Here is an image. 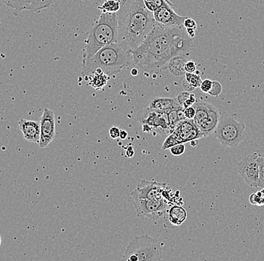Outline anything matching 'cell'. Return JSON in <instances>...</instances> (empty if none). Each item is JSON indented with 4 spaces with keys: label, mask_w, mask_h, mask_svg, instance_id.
I'll return each instance as SVG.
<instances>
[{
    "label": "cell",
    "mask_w": 264,
    "mask_h": 261,
    "mask_svg": "<svg viewBox=\"0 0 264 261\" xmlns=\"http://www.w3.org/2000/svg\"><path fill=\"white\" fill-rule=\"evenodd\" d=\"M193 45L185 27L167 28L155 23L143 43L132 51L133 63L149 73L158 72L173 57L189 55Z\"/></svg>",
    "instance_id": "1"
},
{
    "label": "cell",
    "mask_w": 264,
    "mask_h": 261,
    "mask_svg": "<svg viewBox=\"0 0 264 261\" xmlns=\"http://www.w3.org/2000/svg\"><path fill=\"white\" fill-rule=\"evenodd\" d=\"M118 42L132 53L146 39L155 24L153 12L143 0H123L117 13Z\"/></svg>",
    "instance_id": "2"
},
{
    "label": "cell",
    "mask_w": 264,
    "mask_h": 261,
    "mask_svg": "<svg viewBox=\"0 0 264 261\" xmlns=\"http://www.w3.org/2000/svg\"><path fill=\"white\" fill-rule=\"evenodd\" d=\"M134 65L132 54L118 43L107 45L89 58L83 59L81 76L86 79L95 72L108 75L120 73Z\"/></svg>",
    "instance_id": "3"
},
{
    "label": "cell",
    "mask_w": 264,
    "mask_h": 261,
    "mask_svg": "<svg viewBox=\"0 0 264 261\" xmlns=\"http://www.w3.org/2000/svg\"><path fill=\"white\" fill-rule=\"evenodd\" d=\"M117 42L118 23L117 13H102L87 33L83 59L89 58L104 47Z\"/></svg>",
    "instance_id": "4"
},
{
    "label": "cell",
    "mask_w": 264,
    "mask_h": 261,
    "mask_svg": "<svg viewBox=\"0 0 264 261\" xmlns=\"http://www.w3.org/2000/svg\"><path fill=\"white\" fill-rule=\"evenodd\" d=\"M161 242L148 235L134 237L129 242L123 261H158L162 260Z\"/></svg>",
    "instance_id": "5"
},
{
    "label": "cell",
    "mask_w": 264,
    "mask_h": 261,
    "mask_svg": "<svg viewBox=\"0 0 264 261\" xmlns=\"http://www.w3.org/2000/svg\"><path fill=\"white\" fill-rule=\"evenodd\" d=\"M245 125L238 121L236 117H221L214 134L215 139L224 147L236 148L245 137Z\"/></svg>",
    "instance_id": "6"
},
{
    "label": "cell",
    "mask_w": 264,
    "mask_h": 261,
    "mask_svg": "<svg viewBox=\"0 0 264 261\" xmlns=\"http://www.w3.org/2000/svg\"><path fill=\"white\" fill-rule=\"evenodd\" d=\"M193 106L196 110L193 120L203 137L214 134L221 117L218 108L212 104L203 102H195Z\"/></svg>",
    "instance_id": "7"
},
{
    "label": "cell",
    "mask_w": 264,
    "mask_h": 261,
    "mask_svg": "<svg viewBox=\"0 0 264 261\" xmlns=\"http://www.w3.org/2000/svg\"><path fill=\"white\" fill-rule=\"evenodd\" d=\"M132 199L133 204L138 218L156 220L165 215L166 212L169 209L168 201L165 199L160 201L139 197H132Z\"/></svg>",
    "instance_id": "8"
},
{
    "label": "cell",
    "mask_w": 264,
    "mask_h": 261,
    "mask_svg": "<svg viewBox=\"0 0 264 261\" xmlns=\"http://www.w3.org/2000/svg\"><path fill=\"white\" fill-rule=\"evenodd\" d=\"M258 154L253 153L252 155L245 156L238 165V172L245 180V183L251 187L258 188L259 172Z\"/></svg>",
    "instance_id": "9"
},
{
    "label": "cell",
    "mask_w": 264,
    "mask_h": 261,
    "mask_svg": "<svg viewBox=\"0 0 264 261\" xmlns=\"http://www.w3.org/2000/svg\"><path fill=\"white\" fill-rule=\"evenodd\" d=\"M137 120L141 125L148 124L153 129H159L168 135L170 134L167 113L156 111L149 107L137 113Z\"/></svg>",
    "instance_id": "10"
},
{
    "label": "cell",
    "mask_w": 264,
    "mask_h": 261,
    "mask_svg": "<svg viewBox=\"0 0 264 261\" xmlns=\"http://www.w3.org/2000/svg\"><path fill=\"white\" fill-rule=\"evenodd\" d=\"M167 188L166 182H151L142 180L139 182L137 188L131 193L132 197H139L142 199L160 201L164 199L163 192Z\"/></svg>",
    "instance_id": "11"
},
{
    "label": "cell",
    "mask_w": 264,
    "mask_h": 261,
    "mask_svg": "<svg viewBox=\"0 0 264 261\" xmlns=\"http://www.w3.org/2000/svg\"><path fill=\"white\" fill-rule=\"evenodd\" d=\"M41 136L39 147L46 148L54 140L56 134L55 114L52 110L45 108L40 119Z\"/></svg>",
    "instance_id": "12"
},
{
    "label": "cell",
    "mask_w": 264,
    "mask_h": 261,
    "mask_svg": "<svg viewBox=\"0 0 264 261\" xmlns=\"http://www.w3.org/2000/svg\"><path fill=\"white\" fill-rule=\"evenodd\" d=\"M153 15L157 24L167 28L184 27V21L188 18L177 15L170 6L158 8L154 11Z\"/></svg>",
    "instance_id": "13"
},
{
    "label": "cell",
    "mask_w": 264,
    "mask_h": 261,
    "mask_svg": "<svg viewBox=\"0 0 264 261\" xmlns=\"http://www.w3.org/2000/svg\"><path fill=\"white\" fill-rule=\"evenodd\" d=\"M55 0H4V3L17 13L23 11H30L33 13H39L43 9L52 6Z\"/></svg>",
    "instance_id": "14"
},
{
    "label": "cell",
    "mask_w": 264,
    "mask_h": 261,
    "mask_svg": "<svg viewBox=\"0 0 264 261\" xmlns=\"http://www.w3.org/2000/svg\"><path fill=\"white\" fill-rule=\"evenodd\" d=\"M173 133L177 137L179 143H188L203 137V134L194 123V120L188 119L179 122Z\"/></svg>",
    "instance_id": "15"
},
{
    "label": "cell",
    "mask_w": 264,
    "mask_h": 261,
    "mask_svg": "<svg viewBox=\"0 0 264 261\" xmlns=\"http://www.w3.org/2000/svg\"><path fill=\"white\" fill-rule=\"evenodd\" d=\"M18 126L24 134V139L30 143H39L41 136L40 120L20 119Z\"/></svg>",
    "instance_id": "16"
},
{
    "label": "cell",
    "mask_w": 264,
    "mask_h": 261,
    "mask_svg": "<svg viewBox=\"0 0 264 261\" xmlns=\"http://www.w3.org/2000/svg\"><path fill=\"white\" fill-rule=\"evenodd\" d=\"M187 212L182 206L174 205L167 210L166 226L170 228L180 226L186 220Z\"/></svg>",
    "instance_id": "17"
},
{
    "label": "cell",
    "mask_w": 264,
    "mask_h": 261,
    "mask_svg": "<svg viewBox=\"0 0 264 261\" xmlns=\"http://www.w3.org/2000/svg\"><path fill=\"white\" fill-rule=\"evenodd\" d=\"M149 107L156 111L168 113L171 110L178 109L182 106L175 98L156 97L152 99Z\"/></svg>",
    "instance_id": "18"
},
{
    "label": "cell",
    "mask_w": 264,
    "mask_h": 261,
    "mask_svg": "<svg viewBox=\"0 0 264 261\" xmlns=\"http://www.w3.org/2000/svg\"><path fill=\"white\" fill-rule=\"evenodd\" d=\"M188 56L178 55L173 57L166 66V69L174 76H183L186 73L185 64L188 61Z\"/></svg>",
    "instance_id": "19"
},
{
    "label": "cell",
    "mask_w": 264,
    "mask_h": 261,
    "mask_svg": "<svg viewBox=\"0 0 264 261\" xmlns=\"http://www.w3.org/2000/svg\"><path fill=\"white\" fill-rule=\"evenodd\" d=\"M109 78V75H106L105 73L95 72L91 76L89 77L87 80H88L89 84L92 87L96 89H101L108 84Z\"/></svg>",
    "instance_id": "20"
},
{
    "label": "cell",
    "mask_w": 264,
    "mask_h": 261,
    "mask_svg": "<svg viewBox=\"0 0 264 261\" xmlns=\"http://www.w3.org/2000/svg\"><path fill=\"white\" fill-rule=\"evenodd\" d=\"M121 7L120 0H105L99 9L102 13L114 14L117 13Z\"/></svg>",
    "instance_id": "21"
},
{
    "label": "cell",
    "mask_w": 264,
    "mask_h": 261,
    "mask_svg": "<svg viewBox=\"0 0 264 261\" xmlns=\"http://www.w3.org/2000/svg\"><path fill=\"white\" fill-rule=\"evenodd\" d=\"M143 2L146 8L152 12L158 8L164 7V6L173 7V3L169 0H143Z\"/></svg>",
    "instance_id": "22"
},
{
    "label": "cell",
    "mask_w": 264,
    "mask_h": 261,
    "mask_svg": "<svg viewBox=\"0 0 264 261\" xmlns=\"http://www.w3.org/2000/svg\"><path fill=\"white\" fill-rule=\"evenodd\" d=\"M249 202L251 204L255 206H264V188L256 193H253L250 195Z\"/></svg>",
    "instance_id": "23"
},
{
    "label": "cell",
    "mask_w": 264,
    "mask_h": 261,
    "mask_svg": "<svg viewBox=\"0 0 264 261\" xmlns=\"http://www.w3.org/2000/svg\"><path fill=\"white\" fill-rule=\"evenodd\" d=\"M185 79L192 85L194 88L200 87L203 80L200 78V75L197 74L191 73V72H186L185 75Z\"/></svg>",
    "instance_id": "24"
},
{
    "label": "cell",
    "mask_w": 264,
    "mask_h": 261,
    "mask_svg": "<svg viewBox=\"0 0 264 261\" xmlns=\"http://www.w3.org/2000/svg\"><path fill=\"white\" fill-rule=\"evenodd\" d=\"M177 144H179V140H178L176 136L173 133H172V134H169L168 137L164 140L161 149H162V150H167V149H170V148Z\"/></svg>",
    "instance_id": "25"
},
{
    "label": "cell",
    "mask_w": 264,
    "mask_h": 261,
    "mask_svg": "<svg viewBox=\"0 0 264 261\" xmlns=\"http://www.w3.org/2000/svg\"><path fill=\"white\" fill-rule=\"evenodd\" d=\"M170 153L173 156H180L183 155L185 152V146L183 143H179V144L176 145L170 149Z\"/></svg>",
    "instance_id": "26"
},
{
    "label": "cell",
    "mask_w": 264,
    "mask_h": 261,
    "mask_svg": "<svg viewBox=\"0 0 264 261\" xmlns=\"http://www.w3.org/2000/svg\"><path fill=\"white\" fill-rule=\"evenodd\" d=\"M259 167H260V172H259L258 188H264V158L260 157L259 158Z\"/></svg>",
    "instance_id": "27"
},
{
    "label": "cell",
    "mask_w": 264,
    "mask_h": 261,
    "mask_svg": "<svg viewBox=\"0 0 264 261\" xmlns=\"http://www.w3.org/2000/svg\"><path fill=\"white\" fill-rule=\"evenodd\" d=\"M222 91V85L218 81H212V88L209 92L211 96H218Z\"/></svg>",
    "instance_id": "28"
},
{
    "label": "cell",
    "mask_w": 264,
    "mask_h": 261,
    "mask_svg": "<svg viewBox=\"0 0 264 261\" xmlns=\"http://www.w3.org/2000/svg\"><path fill=\"white\" fill-rule=\"evenodd\" d=\"M212 81L209 79H205L202 81L201 84H200V88L203 93H209L210 91L211 88H212Z\"/></svg>",
    "instance_id": "29"
},
{
    "label": "cell",
    "mask_w": 264,
    "mask_h": 261,
    "mask_svg": "<svg viewBox=\"0 0 264 261\" xmlns=\"http://www.w3.org/2000/svg\"><path fill=\"white\" fill-rule=\"evenodd\" d=\"M195 114L196 110L193 105L184 109V114H185V118L188 119V120H193Z\"/></svg>",
    "instance_id": "30"
},
{
    "label": "cell",
    "mask_w": 264,
    "mask_h": 261,
    "mask_svg": "<svg viewBox=\"0 0 264 261\" xmlns=\"http://www.w3.org/2000/svg\"><path fill=\"white\" fill-rule=\"evenodd\" d=\"M190 96H191V93H188V91L181 92V93H179V95H178L176 99H177L178 102H179V105H180L181 106H182V105H183L184 102H185V101L188 100V99H189Z\"/></svg>",
    "instance_id": "31"
},
{
    "label": "cell",
    "mask_w": 264,
    "mask_h": 261,
    "mask_svg": "<svg viewBox=\"0 0 264 261\" xmlns=\"http://www.w3.org/2000/svg\"><path fill=\"white\" fill-rule=\"evenodd\" d=\"M185 71L186 72H191L194 73L197 70V65L192 60H188L185 64Z\"/></svg>",
    "instance_id": "32"
},
{
    "label": "cell",
    "mask_w": 264,
    "mask_h": 261,
    "mask_svg": "<svg viewBox=\"0 0 264 261\" xmlns=\"http://www.w3.org/2000/svg\"><path fill=\"white\" fill-rule=\"evenodd\" d=\"M183 26L185 29L190 28L194 29V30L197 29V24H196L195 21L193 20L192 18H187L184 21Z\"/></svg>",
    "instance_id": "33"
},
{
    "label": "cell",
    "mask_w": 264,
    "mask_h": 261,
    "mask_svg": "<svg viewBox=\"0 0 264 261\" xmlns=\"http://www.w3.org/2000/svg\"><path fill=\"white\" fill-rule=\"evenodd\" d=\"M109 135L114 140L120 138V129L117 126H112L109 130Z\"/></svg>",
    "instance_id": "34"
},
{
    "label": "cell",
    "mask_w": 264,
    "mask_h": 261,
    "mask_svg": "<svg viewBox=\"0 0 264 261\" xmlns=\"http://www.w3.org/2000/svg\"><path fill=\"white\" fill-rule=\"evenodd\" d=\"M195 102V96H194V93H191V96H190L189 99L184 102V104L182 105V107L184 108V109H185V108H188V107L192 106V105H194Z\"/></svg>",
    "instance_id": "35"
},
{
    "label": "cell",
    "mask_w": 264,
    "mask_h": 261,
    "mask_svg": "<svg viewBox=\"0 0 264 261\" xmlns=\"http://www.w3.org/2000/svg\"><path fill=\"white\" fill-rule=\"evenodd\" d=\"M182 85H183L184 89H185L186 91H192V90H194V87H193L192 85H191V84H189V83L188 82V81H186V80L184 79L183 82H182Z\"/></svg>",
    "instance_id": "36"
},
{
    "label": "cell",
    "mask_w": 264,
    "mask_h": 261,
    "mask_svg": "<svg viewBox=\"0 0 264 261\" xmlns=\"http://www.w3.org/2000/svg\"><path fill=\"white\" fill-rule=\"evenodd\" d=\"M134 155V149H133V147L131 146V147H129V149L126 150V156L127 157V158H132L133 156Z\"/></svg>",
    "instance_id": "37"
},
{
    "label": "cell",
    "mask_w": 264,
    "mask_h": 261,
    "mask_svg": "<svg viewBox=\"0 0 264 261\" xmlns=\"http://www.w3.org/2000/svg\"><path fill=\"white\" fill-rule=\"evenodd\" d=\"M186 32L187 33H188V36H189L190 37L192 38V39L195 36L196 30H194V29L187 28Z\"/></svg>",
    "instance_id": "38"
},
{
    "label": "cell",
    "mask_w": 264,
    "mask_h": 261,
    "mask_svg": "<svg viewBox=\"0 0 264 261\" xmlns=\"http://www.w3.org/2000/svg\"><path fill=\"white\" fill-rule=\"evenodd\" d=\"M142 127H143V132L149 133L153 129L152 126H149L148 124H142Z\"/></svg>",
    "instance_id": "39"
},
{
    "label": "cell",
    "mask_w": 264,
    "mask_h": 261,
    "mask_svg": "<svg viewBox=\"0 0 264 261\" xmlns=\"http://www.w3.org/2000/svg\"><path fill=\"white\" fill-rule=\"evenodd\" d=\"M127 131L124 130V129H123V130H120V138L121 139V140H126V139L127 138Z\"/></svg>",
    "instance_id": "40"
},
{
    "label": "cell",
    "mask_w": 264,
    "mask_h": 261,
    "mask_svg": "<svg viewBox=\"0 0 264 261\" xmlns=\"http://www.w3.org/2000/svg\"><path fill=\"white\" fill-rule=\"evenodd\" d=\"M138 70H137V69H133L132 70V75H137V74H138Z\"/></svg>",
    "instance_id": "41"
},
{
    "label": "cell",
    "mask_w": 264,
    "mask_h": 261,
    "mask_svg": "<svg viewBox=\"0 0 264 261\" xmlns=\"http://www.w3.org/2000/svg\"><path fill=\"white\" fill-rule=\"evenodd\" d=\"M191 144L192 146H197V145L198 144V143H197V140H194L191 141Z\"/></svg>",
    "instance_id": "42"
},
{
    "label": "cell",
    "mask_w": 264,
    "mask_h": 261,
    "mask_svg": "<svg viewBox=\"0 0 264 261\" xmlns=\"http://www.w3.org/2000/svg\"><path fill=\"white\" fill-rule=\"evenodd\" d=\"M1 243H2V239H1V237H0V245H1Z\"/></svg>",
    "instance_id": "43"
}]
</instances>
